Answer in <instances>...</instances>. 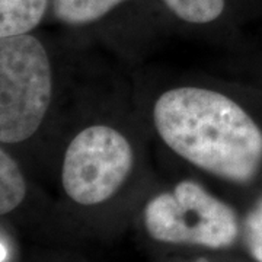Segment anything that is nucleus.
Instances as JSON below:
<instances>
[{"instance_id":"nucleus-3","label":"nucleus","mask_w":262,"mask_h":262,"mask_svg":"<svg viewBox=\"0 0 262 262\" xmlns=\"http://www.w3.org/2000/svg\"><path fill=\"white\" fill-rule=\"evenodd\" d=\"M57 96V70L35 32L0 38V144L18 150L47 124Z\"/></svg>"},{"instance_id":"nucleus-1","label":"nucleus","mask_w":262,"mask_h":262,"mask_svg":"<svg viewBox=\"0 0 262 262\" xmlns=\"http://www.w3.org/2000/svg\"><path fill=\"white\" fill-rule=\"evenodd\" d=\"M147 113L160 143L189 168L237 187L262 172V124L226 84H168Z\"/></svg>"},{"instance_id":"nucleus-9","label":"nucleus","mask_w":262,"mask_h":262,"mask_svg":"<svg viewBox=\"0 0 262 262\" xmlns=\"http://www.w3.org/2000/svg\"><path fill=\"white\" fill-rule=\"evenodd\" d=\"M244 244L248 253L256 262H262V195L253 203L242 223Z\"/></svg>"},{"instance_id":"nucleus-4","label":"nucleus","mask_w":262,"mask_h":262,"mask_svg":"<svg viewBox=\"0 0 262 262\" xmlns=\"http://www.w3.org/2000/svg\"><path fill=\"white\" fill-rule=\"evenodd\" d=\"M143 226L159 244L207 249L232 248L242 233L232 206L192 178L151 196L143 208Z\"/></svg>"},{"instance_id":"nucleus-8","label":"nucleus","mask_w":262,"mask_h":262,"mask_svg":"<svg viewBox=\"0 0 262 262\" xmlns=\"http://www.w3.org/2000/svg\"><path fill=\"white\" fill-rule=\"evenodd\" d=\"M166 9L181 22L206 27L225 15L227 0H160Z\"/></svg>"},{"instance_id":"nucleus-5","label":"nucleus","mask_w":262,"mask_h":262,"mask_svg":"<svg viewBox=\"0 0 262 262\" xmlns=\"http://www.w3.org/2000/svg\"><path fill=\"white\" fill-rule=\"evenodd\" d=\"M51 10V0H0V38L32 34Z\"/></svg>"},{"instance_id":"nucleus-6","label":"nucleus","mask_w":262,"mask_h":262,"mask_svg":"<svg viewBox=\"0 0 262 262\" xmlns=\"http://www.w3.org/2000/svg\"><path fill=\"white\" fill-rule=\"evenodd\" d=\"M128 0H51V13L61 25L72 28L101 22Z\"/></svg>"},{"instance_id":"nucleus-7","label":"nucleus","mask_w":262,"mask_h":262,"mask_svg":"<svg viewBox=\"0 0 262 262\" xmlns=\"http://www.w3.org/2000/svg\"><path fill=\"white\" fill-rule=\"evenodd\" d=\"M16 150L0 144V214L15 211L27 198L28 179Z\"/></svg>"},{"instance_id":"nucleus-2","label":"nucleus","mask_w":262,"mask_h":262,"mask_svg":"<svg viewBox=\"0 0 262 262\" xmlns=\"http://www.w3.org/2000/svg\"><path fill=\"white\" fill-rule=\"evenodd\" d=\"M141 143L128 124L115 117H95L79 124L58 158V181L77 206L111 201L141 169Z\"/></svg>"},{"instance_id":"nucleus-10","label":"nucleus","mask_w":262,"mask_h":262,"mask_svg":"<svg viewBox=\"0 0 262 262\" xmlns=\"http://www.w3.org/2000/svg\"><path fill=\"white\" fill-rule=\"evenodd\" d=\"M195 262H208V261H207L206 258H200V259H196Z\"/></svg>"}]
</instances>
